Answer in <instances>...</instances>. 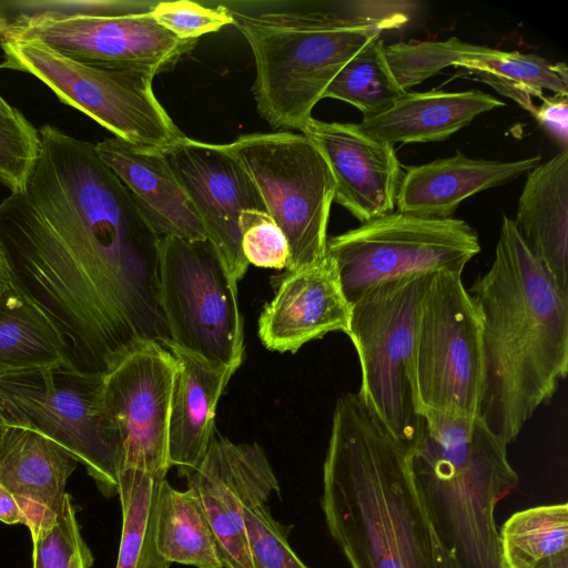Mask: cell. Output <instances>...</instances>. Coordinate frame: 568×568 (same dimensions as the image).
Here are the masks:
<instances>
[{
	"instance_id": "42",
	"label": "cell",
	"mask_w": 568,
	"mask_h": 568,
	"mask_svg": "<svg viewBox=\"0 0 568 568\" xmlns=\"http://www.w3.org/2000/svg\"><path fill=\"white\" fill-rule=\"evenodd\" d=\"M10 20L8 19L0 1V38L8 31Z\"/></svg>"
},
{
	"instance_id": "19",
	"label": "cell",
	"mask_w": 568,
	"mask_h": 568,
	"mask_svg": "<svg viewBox=\"0 0 568 568\" xmlns=\"http://www.w3.org/2000/svg\"><path fill=\"white\" fill-rule=\"evenodd\" d=\"M77 464L40 433L4 424L0 433V484L19 503L31 534L51 525L61 513L67 481Z\"/></svg>"
},
{
	"instance_id": "31",
	"label": "cell",
	"mask_w": 568,
	"mask_h": 568,
	"mask_svg": "<svg viewBox=\"0 0 568 568\" xmlns=\"http://www.w3.org/2000/svg\"><path fill=\"white\" fill-rule=\"evenodd\" d=\"M31 536L33 568H91L93 557L81 535L69 494L55 520Z\"/></svg>"
},
{
	"instance_id": "3",
	"label": "cell",
	"mask_w": 568,
	"mask_h": 568,
	"mask_svg": "<svg viewBox=\"0 0 568 568\" xmlns=\"http://www.w3.org/2000/svg\"><path fill=\"white\" fill-rule=\"evenodd\" d=\"M409 458L410 444L358 393L337 399L321 505L351 568H430L429 521Z\"/></svg>"
},
{
	"instance_id": "33",
	"label": "cell",
	"mask_w": 568,
	"mask_h": 568,
	"mask_svg": "<svg viewBox=\"0 0 568 568\" xmlns=\"http://www.w3.org/2000/svg\"><path fill=\"white\" fill-rule=\"evenodd\" d=\"M159 0H6L10 22L36 16L128 17L150 14ZM10 23V24H11Z\"/></svg>"
},
{
	"instance_id": "25",
	"label": "cell",
	"mask_w": 568,
	"mask_h": 568,
	"mask_svg": "<svg viewBox=\"0 0 568 568\" xmlns=\"http://www.w3.org/2000/svg\"><path fill=\"white\" fill-rule=\"evenodd\" d=\"M456 68L462 74L494 88L534 115L532 98L545 99V90L568 97V68L535 54L477 45Z\"/></svg>"
},
{
	"instance_id": "24",
	"label": "cell",
	"mask_w": 568,
	"mask_h": 568,
	"mask_svg": "<svg viewBox=\"0 0 568 568\" xmlns=\"http://www.w3.org/2000/svg\"><path fill=\"white\" fill-rule=\"evenodd\" d=\"M505 106L500 99L480 90L448 92L406 91L385 111L363 116L359 123L371 135L392 145L447 140L478 115Z\"/></svg>"
},
{
	"instance_id": "40",
	"label": "cell",
	"mask_w": 568,
	"mask_h": 568,
	"mask_svg": "<svg viewBox=\"0 0 568 568\" xmlns=\"http://www.w3.org/2000/svg\"><path fill=\"white\" fill-rule=\"evenodd\" d=\"M532 568H568V550L545 558Z\"/></svg>"
},
{
	"instance_id": "10",
	"label": "cell",
	"mask_w": 568,
	"mask_h": 568,
	"mask_svg": "<svg viewBox=\"0 0 568 568\" xmlns=\"http://www.w3.org/2000/svg\"><path fill=\"white\" fill-rule=\"evenodd\" d=\"M479 252L478 234L466 221L398 211L333 236L326 245L349 304L368 288L402 276L463 273Z\"/></svg>"
},
{
	"instance_id": "32",
	"label": "cell",
	"mask_w": 568,
	"mask_h": 568,
	"mask_svg": "<svg viewBox=\"0 0 568 568\" xmlns=\"http://www.w3.org/2000/svg\"><path fill=\"white\" fill-rule=\"evenodd\" d=\"M40 149L37 129L18 109L0 110V183L22 189Z\"/></svg>"
},
{
	"instance_id": "28",
	"label": "cell",
	"mask_w": 568,
	"mask_h": 568,
	"mask_svg": "<svg viewBox=\"0 0 568 568\" xmlns=\"http://www.w3.org/2000/svg\"><path fill=\"white\" fill-rule=\"evenodd\" d=\"M165 478L136 468L120 471L122 530L115 568H170L158 552L154 535L158 495Z\"/></svg>"
},
{
	"instance_id": "18",
	"label": "cell",
	"mask_w": 568,
	"mask_h": 568,
	"mask_svg": "<svg viewBox=\"0 0 568 568\" xmlns=\"http://www.w3.org/2000/svg\"><path fill=\"white\" fill-rule=\"evenodd\" d=\"M349 315L351 304L326 256L316 265L283 274L258 317V337L270 351L295 353L327 333L346 334Z\"/></svg>"
},
{
	"instance_id": "4",
	"label": "cell",
	"mask_w": 568,
	"mask_h": 568,
	"mask_svg": "<svg viewBox=\"0 0 568 568\" xmlns=\"http://www.w3.org/2000/svg\"><path fill=\"white\" fill-rule=\"evenodd\" d=\"M255 61L252 88L272 129L302 131L342 70L382 33L405 26L413 1L223 0Z\"/></svg>"
},
{
	"instance_id": "44",
	"label": "cell",
	"mask_w": 568,
	"mask_h": 568,
	"mask_svg": "<svg viewBox=\"0 0 568 568\" xmlns=\"http://www.w3.org/2000/svg\"><path fill=\"white\" fill-rule=\"evenodd\" d=\"M3 426H4V423H3V420H2V418L0 416V433H1L2 428H3Z\"/></svg>"
},
{
	"instance_id": "2",
	"label": "cell",
	"mask_w": 568,
	"mask_h": 568,
	"mask_svg": "<svg viewBox=\"0 0 568 568\" xmlns=\"http://www.w3.org/2000/svg\"><path fill=\"white\" fill-rule=\"evenodd\" d=\"M481 323L478 416L507 445L568 371V295L503 215L494 260L468 291Z\"/></svg>"
},
{
	"instance_id": "16",
	"label": "cell",
	"mask_w": 568,
	"mask_h": 568,
	"mask_svg": "<svg viewBox=\"0 0 568 568\" xmlns=\"http://www.w3.org/2000/svg\"><path fill=\"white\" fill-rule=\"evenodd\" d=\"M216 538L224 568H254L245 526V509L278 495L280 484L258 444L215 437L186 476Z\"/></svg>"
},
{
	"instance_id": "26",
	"label": "cell",
	"mask_w": 568,
	"mask_h": 568,
	"mask_svg": "<svg viewBox=\"0 0 568 568\" xmlns=\"http://www.w3.org/2000/svg\"><path fill=\"white\" fill-rule=\"evenodd\" d=\"M69 365L68 346L50 320L13 286L0 295V378Z\"/></svg>"
},
{
	"instance_id": "8",
	"label": "cell",
	"mask_w": 568,
	"mask_h": 568,
	"mask_svg": "<svg viewBox=\"0 0 568 568\" xmlns=\"http://www.w3.org/2000/svg\"><path fill=\"white\" fill-rule=\"evenodd\" d=\"M103 375L69 365L24 371L0 378V416L6 425L45 436L81 463L106 493H116L120 444L102 409Z\"/></svg>"
},
{
	"instance_id": "36",
	"label": "cell",
	"mask_w": 568,
	"mask_h": 568,
	"mask_svg": "<svg viewBox=\"0 0 568 568\" xmlns=\"http://www.w3.org/2000/svg\"><path fill=\"white\" fill-rule=\"evenodd\" d=\"M239 227L242 253L248 264L264 268H286L290 257L287 241L266 211H243Z\"/></svg>"
},
{
	"instance_id": "5",
	"label": "cell",
	"mask_w": 568,
	"mask_h": 568,
	"mask_svg": "<svg viewBox=\"0 0 568 568\" xmlns=\"http://www.w3.org/2000/svg\"><path fill=\"white\" fill-rule=\"evenodd\" d=\"M420 417L409 464L436 536L463 568H505L495 509L519 481L507 444L479 416Z\"/></svg>"
},
{
	"instance_id": "12",
	"label": "cell",
	"mask_w": 568,
	"mask_h": 568,
	"mask_svg": "<svg viewBox=\"0 0 568 568\" xmlns=\"http://www.w3.org/2000/svg\"><path fill=\"white\" fill-rule=\"evenodd\" d=\"M462 274H434L422 304L414 357L419 415L478 416L481 323Z\"/></svg>"
},
{
	"instance_id": "13",
	"label": "cell",
	"mask_w": 568,
	"mask_h": 568,
	"mask_svg": "<svg viewBox=\"0 0 568 568\" xmlns=\"http://www.w3.org/2000/svg\"><path fill=\"white\" fill-rule=\"evenodd\" d=\"M175 369L170 351L154 342H143L103 374L102 409L120 444V471L136 468L166 475Z\"/></svg>"
},
{
	"instance_id": "11",
	"label": "cell",
	"mask_w": 568,
	"mask_h": 568,
	"mask_svg": "<svg viewBox=\"0 0 568 568\" xmlns=\"http://www.w3.org/2000/svg\"><path fill=\"white\" fill-rule=\"evenodd\" d=\"M158 278L172 344L236 371L244 356L237 283L212 242L161 237Z\"/></svg>"
},
{
	"instance_id": "1",
	"label": "cell",
	"mask_w": 568,
	"mask_h": 568,
	"mask_svg": "<svg viewBox=\"0 0 568 568\" xmlns=\"http://www.w3.org/2000/svg\"><path fill=\"white\" fill-rule=\"evenodd\" d=\"M22 189L0 201L11 285L54 325L72 368L103 375L129 349L171 337L160 302V236L95 144L44 124Z\"/></svg>"
},
{
	"instance_id": "30",
	"label": "cell",
	"mask_w": 568,
	"mask_h": 568,
	"mask_svg": "<svg viewBox=\"0 0 568 568\" xmlns=\"http://www.w3.org/2000/svg\"><path fill=\"white\" fill-rule=\"evenodd\" d=\"M405 92L388 67L381 37L342 68L323 98L344 101L357 108L364 116H371L388 109Z\"/></svg>"
},
{
	"instance_id": "15",
	"label": "cell",
	"mask_w": 568,
	"mask_h": 568,
	"mask_svg": "<svg viewBox=\"0 0 568 568\" xmlns=\"http://www.w3.org/2000/svg\"><path fill=\"white\" fill-rule=\"evenodd\" d=\"M162 153L237 283L248 266L241 248L240 215L245 210L265 211L255 184L225 144L184 136Z\"/></svg>"
},
{
	"instance_id": "27",
	"label": "cell",
	"mask_w": 568,
	"mask_h": 568,
	"mask_svg": "<svg viewBox=\"0 0 568 568\" xmlns=\"http://www.w3.org/2000/svg\"><path fill=\"white\" fill-rule=\"evenodd\" d=\"M154 535L158 552L168 564L224 568L209 519L191 489L178 490L166 478L158 495Z\"/></svg>"
},
{
	"instance_id": "39",
	"label": "cell",
	"mask_w": 568,
	"mask_h": 568,
	"mask_svg": "<svg viewBox=\"0 0 568 568\" xmlns=\"http://www.w3.org/2000/svg\"><path fill=\"white\" fill-rule=\"evenodd\" d=\"M0 520L8 525H27V518L13 495L0 484Z\"/></svg>"
},
{
	"instance_id": "38",
	"label": "cell",
	"mask_w": 568,
	"mask_h": 568,
	"mask_svg": "<svg viewBox=\"0 0 568 568\" xmlns=\"http://www.w3.org/2000/svg\"><path fill=\"white\" fill-rule=\"evenodd\" d=\"M430 568H463L452 551L436 536L429 523Z\"/></svg>"
},
{
	"instance_id": "6",
	"label": "cell",
	"mask_w": 568,
	"mask_h": 568,
	"mask_svg": "<svg viewBox=\"0 0 568 568\" xmlns=\"http://www.w3.org/2000/svg\"><path fill=\"white\" fill-rule=\"evenodd\" d=\"M7 68L29 73L58 99L128 143L164 151L185 135L153 91L159 73L150 67H97L75 61L36 38H0Z\"/></svg>"
},
{
	"instance_id": "43",
	"label": "cell",
	"mask_w": 568,
	"mask_h": 568,
	"mask_svg": "<svg viewBox=\"0 0 568 568\" xmlns=\"http://www.w3.org/2000/svg\"><path fill=\"white\" fill-rule=\"evenodd\" d=\"M13 106H11L0 94V110L2 111H11Z\"/></svg>"
},
{
	"instance_id": "17",
	"label": "cell",
	"mask_w": 568,
	"mask_h": 568,
	"mask_svg": "<svg viewBox=\"0 0 568 568\" xmlns=\"http://www.w3.org/2000/svg\"><path fill=\"white\" fill-rule=\"evenodd\" d=\"M325 159L334 180V202L362 224L394 212L402 178L394 145L361 124L311 118L301 131Z\"/></svg>"
},
{
	"instance_id": "34",
	"label": "cell",
	"mask_w": 568,
	"mask_h": 568,
	"mask_svg": "<svg viewBox=\"0 0 568 568\" xmlns=\"http://www.w3.org/2000/svg\"><path fill=\"white\" fill-rule=\"evenodd\" d=\"M245 526L254 568H308L294 552L287 535L266 501L245 509Z\"/></svg>"
},
{
	"instance_id": "23",
	"label": "cell",
	"mask_w": 568,
	"mask_h": 568,
	"mask_svg": "<svg viewBox=\"0 0 568 568\" xmlns=\"http://www.w3.org/2000/svg\"><path fill=\"white\" fill-rule=\"evenodd\" d=\"M534 257L568 295V149L527 174L513 220Z\"/></svg>"
},
{
	"instance_id": "22",
	"label": "cell",
	"mask_w": 568,
	"mask_h": 568,
	"mask_svg": "<svg viewBox=\"0 0 568 568\" xmlns=\"http://www.w3.org/2000/svg\"><path fill=\"white\" fill-rule=\"evenodd\" d=\"M176 369L171 397L168 455L170 467L186 477L214 438L219 399L235 369L213 364L172 343Z\"/></svg>"
},
{
	"instance_id": "29",
	"label": "cell",
	"mask_w": 568,
	"mask_h": 568,
	"mask_svg": "<svg viewBox=\"0 0 568 568\" xmlns=\"http://www.w3.org/2000/svg\"><path fill=\"white\" fill-rule=\"evenodd\" d=\"M505 568H532L568 550L567 503L536 506L513 514L499 530Z\"/></svg>"
},
{
	"instance_id": "35",
	"label": "cell",
	"mask_w": 568,
	"mask_h": 568,
	"mask_svg": "<svg viewBox=\"0 0 568 568\" xmlns=\"http://www.w3.org/2000/svg\"><path fill=\"white\" fill-rule=\"evenodd\" d=\"M150 16L181 40H197L233 24L230 12L217 1H159Z\"/></svg>"
},
{
	"instance_id": "9",
	"label": "cell",
	"mask_w": 568,
	"mask_h": 568,
	"mask_svg": "<svg viewBox=\"0 0 568 568\" xmlns=\"http://www.w3.org/2000/svg\"><path fill=\"white\" fill-rule=\"evenodd\" d=\"M225 146L287 241L286 272L323 262L334 180L316 146L303 133L290 131L245 134Z\"/></svg>"
},
{
	"instance_id": "14",
	"label": "cell",
	"mask_w": 568,
	"mask_h": 568,
	"mask_svg": "<svg viewBox=\"0 0 568 568\" xmlns=\"http://www.w3.org/2000/svg\"><path fill=\"white\" fill-rule=\"evenodd\" d=\"M6 34L36 38L55 51L97 67H150L168 71L196 40H181L150 16L52 17L13 21Z\"/></svg>"
},
{
	"instance_id": "21",
	"label": "cell",
	"mask_w": 568,
	"mask_h": 568,
	"mask_svg": "<svg viewBox=\"0 0 568 568\" xmlns=\"http://www.w3.org/2000/svg\"><path fill=\"white\" fill-rule=\"evenodd\" d=\"M95 150L126 186L143 217L160 237L207 239L161 151L144 149L114 136L95 143Z\"/></svg>"
},
{
	"instance_id": "41",
	"label": "cell",
	"mask_w": 568,
	"mask_h": 568,
	"mask_svg": "<svg viewBox=\"0 0 568 568\" xmlns=\"http://www.w3.org/2000/svg\"><path fill=\"white\" fill-rule=\"evenodd\" d=\"M11 280L3 258L0 255V295L11 288Z\"/></svg>"
},
{
	"instance_id": "37",
	"label": "cell",
	"mask_w": 568,
	"mask_h": 568,
	"mask_svg": "<svg viewBox=\"0 0 568 568\" xmlns=\"http://www.w3.org/2000/svg\"><path fill=\"white\" fill-rule=\"evenodd\" d=\"M542 103L536 106L534 116L552 133L564 148H567L568 140V103L567 97L555 95L545 98Z\"/></svg>"
},
{
	"instance_id": "7",
	"label": "cell",
	"mask_w": 568,
	"mask_h": 568,
	"mask_svg": "<svg viewBox=\"0 0 568 568\" xmlns=\"http://www.w3.org/2000/svg\"><path fill=\"white\" fill-rule=\"evenodd\" d=\"M433 275H406L368 288L351 304L346 333L361 365L358 395L409 444L422 419L414 357L420 308Z\"/></svg>"
},
{
	"instance_id": "20",
	"label": "cell",
	"mask_w": 568,
	"mask_h": 568,
	"mask_svg": "<svg viewBox=\"0 0 568 568\" xmlns=\"http://www.w3.org/2000/svg\"><path fill=\"white\" fill-rule=\"evenodd\" d=\"M540 161L539 154L501 161L473 159L457 151L448 158L408 166L399 181L397 211L430 219L454 217L467 197L508 184Z\"/></svg>"
}]
</instances>
